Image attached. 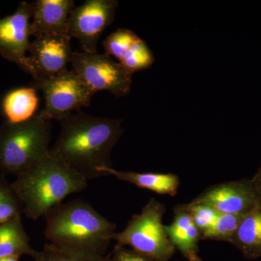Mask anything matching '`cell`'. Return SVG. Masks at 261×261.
Segmentation results:
<instances>
[{"instance_id": "cell-1", "label": "cell", "mask_w": 261, "mask_h": 261, "mask_svg": "<svg viewBox=\"0 0 261 261\" xmlns=\"http://www.w3.org/2000/svg\"><path fill=\"white\" fill-rule=\"evenodd\" d=\"M61 133L51 149L86 179L106 176L111 152L123 133L121 120L69 113L58 121Z\"/></svg>"}, {"instance_id": "cell-2", "label": "cell", "mask_w": 261, "mask_h": 261, "mask_svg": "<svg viewBox=\"0 0 261 261\" xmlns=\"http://www.w3.org/2000/svg\"><path fill=\"white\" fill-rule=\"evenodd\" d=\"M44 236L60 251L91 261H103L116 225L90 204L75 199L62 202L45 216Z\"/></svg>"}, {"instance_id": "cell-3", "label": "cell", "mask_w": 261, "mask_h": 261, "mask_svg": "<svg viewBox=\"0 0 261 261\" xmlns=\"http://www.w3.org/2000/svg\"><path fill=\"white\" fill-rule=\"evenodd\" d=\"M87 181L50 149L45 157L16 176L10 186L27 217L36 221L68 195L86 190Z\"/></svg>"}, {"instance_id": "cell-4", "label": "cell", "mask_w": 261, "mask_h": 261, "mask_svg": "<svg viewBox=\"0 0 261 261\" xmlns=\"http://www.w3.org/2000/svg\"><path fill=\"white\" fill-rule=\"evenodd\" d=\"M50 121L39 114L24 123L0 126V171L18 176L50 150Z\"/></svg>"}, {"instance_id": "cell-5", "label": "cell", "mask_w": 261, "mask_h": 261, "mask_svg": "<svg viewBox=\"0 0 261 261\" xmlns=\"http://www.w3.org/2000/svg\"><path fill=\"white\" fill-rule=\"evenodd\" d=\"M164 204L151 198L139 214L128 221L126 227L116 233L117 246L132 250L156 261H168L176 249L170 242L163 224Z\"/></svg>"}, {"instance_id": "cell-6", "label": "cell", "mask_w": 261, "mask_h": 261, "mask_svg": "<svg viewBox=\"0 0 261 261\" xmlns=\"http://www.w3.org/2000/svg\"><path fill=\"white\" fill-rule=\"evenodd\" d=\"M32 86L44 94L45 105L38 114L49 121H59L87 107L95 94L73 70L68 69L50 78L34 80Z\"/></svg>"}, {"instance_id": "cell-7", "label": "cell", "mask_w": 261, "mask_h": 261, "mask_svg": "<svg viewBox=\"0 0 261 261\" xmlns=\"http://www.w3.org/2000/svg\"><path fill=\"white\" fill-rule=\"evenodd\" d=\"M70 65L71 70L95 94L107 91L121 97L130 93L132 75L107 55L75 51Z\"/></svg>"}, {"instance_id": "cell-8", "label": "cell", "mask_w": 261, "mask_h": 261, "mask_svg": "<svg viewBox=\"0 0 261 261\" xmlns=\"http://www.w3.org/2000/svg\"><path fill=\"white\" fill-rule=\"evenodd\" d=\"M118 3L116 0H87L73 8L68 23V37L80 42L82 51L97 53L102 32L114 21Z\"/></svg>"}, {"instance_id": "cell-9", "label": "cell", "mask_w": 261, "mask_h": 261, "mask_svg": "<svg viewBox=\"0 0 261 261\" xmlns=\"http://www.w3.org/2000/svg\"><path fill=\"white\" fill-rule=\"evenodd\" d=\"M70 38L65 34L44 35L31 42L29 73L34 80H44L68 70L73 53Z\"/></svg>"}, {"instance_id": "cell-10", "label": "cell", "mask_w": 261, "mask_h": 261, "mask_svg": "<svg viewBox=\"0 0 261 261\" xmlns=\"http://www.w3.org/2000/svg\"><path fill=\"white\" fill-rule=\"evenodd\" d=\"M192 202L211 206L219 214L245 216L261 205L251 179L225 182L205 189Z\"/></svg>"}, {"instance_id": "cell-11", "label": "cell", "mask_w": 261, "mask_h": 261, "mask_svg": "<svg viewBox=\"0 0 261 261\" xmlns=\"http://www.w3.org/2000/svg\"><path fill=\"white\" fill-rule=\"evenodd\" d=\"M34 3L22 2L13 14L0 18V55L29 73L30 24Z\"/></svg>"}, {"instance_id": "cell-12", "label": "cell", "mask_w": 261, "mask_h": 261, "mask_svg": "<svg viewBox=\"0 0 261 261\" xmlns=\"http://www.w3.org/2000/svg\"><path fill=\"white\" fill-rule=\"evenodd\" d=\"M31 35L67 34L68 19L74 8L73 0H37L34 2Z\"/></svg>"}, {"instance_id": "cell-13", "label": "cell", "mask_w": 261, "mask_h": 261, "mask_svg": "<svg viewBox=\"0 0 261 261\" xmlns=\"http://www.w3.org/2000/svg\"><path fill=\"white\" fill-rule=\"evenodd\" d=\"M173 213V222L164 226L170 242L189 261L198 258V244L202 240L200 230L181 205L175 206Z\"/></svg>"}, {"instance_id": "cell-14", "label": "cell", "mask_w": 261, "mask_h": 261, "mask_svg": "<svg viewBox=\"0 0 261 261\" xmlns=\"http://www.w3.org/2000/svg\"><path fill=\"white\" fill-rule=\"evenodd\" d=\"M38 105L37 89L33 86L12 89L2 102L5 121L17 124L29 121L37 115Z\"/></svg>"}, {"instance_id": "cell-15", "label": "cell", "mask_w": 261, "mask_h": 261, "mask_svg": "<svg viewBox=\"0 0 261 261\" xmlns=\"http://www.w3.org/2000/svg\"><path fill=\"white\" fill-rule=\"evenodd\" d=\"M106 176H116L121 181H128L140 188L159 194L174 197L180 186V179L173 173H138L117 171L113 167L106 168Z\"/></svg>"}, {"instance_id": "cell-16", "label": "cell", "mask_w": 261, "mask_h": 261, "mask_svg": "<svg viewBox=\"0 0 261 261\" xmlns=\"http://www.w3.org/2000/svg\"><path fill=\"white\" fill-rule=\"evenodd\" d=\"M230 243L247 258L261 257V205L244 216Z\"/></svg>"}, {"instance_id": "cell-17", "label": "cell", "mask_w": 261, "mask_h": 261, "mask_svg": "<svg viewBox=\"0 0 261 261\" xmlns=\"http://www.w3.org/2000/svg\"><path fill=\"white\" fill-rule=\"evenodd\" d=\"M37 250L30 245L21 217L0 223V257L29 255L34 257Z\"/></svg>"}, {"instance_id": "cell-18", "label": "cell", "mask_w": 261, "mask_h": 261, "mask_svg": "<svg viewBox=\"0 0 261 261\" xmlns=\"http://www.w3.org/2000/svg\"><path fill=\"white\" fill-rule=\"evenodd\" d=\"M118 63L130 74L150 68L154 62L153 53L141 38L130 47Z\"/></svg>"}, {"instance_id": "cell-19", "label": "cell", "mask_w": 261, "mask_h": 261, "mask_svg": "<svg viewBox=\"0 0 261 261\" xmlns=\"http://www.w3.org/2000/svg\"><path fill=\"white\" fill-rule=\"evenodd\" d=\"M243 217L242 215L219 214L212 227L204 233L201 239L231 243Z\"/></svg>"}, {"instance_id": "cell-20", "label": "cell", "mask_w": 261, "mask_h": 261, "mask_svg": "<svg viewBox=\"0 0 261 261\" xmlns=\"http://www.w3.org/2000/svg\"><path fill=\"white\" fill-rule=\"evenodd\" d=\"M140 38L129 29H118L110 34L103 42L106 55L116 57L120 61Z\"/></svg>"}, {"instance_id": "cell-21", "label": "cell", "mask_w": 261, "mask_h": 261, "mask_svg": "<svg viewBox=\"0 0 261 261\" xmlns=\"http://www.w3.org/2000/svg\"><path fill=\"white\" fill-rule=\"evenodd\" d=\"M181 206L191 216L195 226L200 230L201 238L204 233L212 227L219 215L211 206L192 201L189 203L181 204Z\"/></svg>"}, {"instance_id": "cell-22", "label": "cell", "mask_w": 261, "mask_h": 261, "mask_svg": "<svg viewBox=\"0 0 261 261\" xmlns=\"http://www.w3.org/2000/svg\"><path fill=\"white\" fill-rule=\"evenodd\" d=\"M21 205L10 185L0 177V223L20 217Z\"/></svg>"}, {"instance_id": "cell-23", "label": "cell", "mask_w": 261, "mask_h": 261, "mask_svg": "<svg viewBox=\"0 0 261 261\" xmlns=\"http://www.w3.org/2000/svg\"><path fill=\"white\" fill-rule=\"evenodd\" d=\"M32 258L33 261H91L64 253L48 243L44 245L42 250L37 251Z\"/></svg>"}, {"instance_id": "cell-24", "label": "cell", "mask_w": 261, "mask_h": 261, "mask_svg": "<svg viewBox=\"0 0 261 261\" xmlns=\"http://www.w3.org/2000/svg\"><path fill=\"white\" fill-rule=\"evenodd\" d=\"M103 261H156L125 247L116 246Z\"/></svg>"}, {"instance_id": "cell-25", "label": "cell", "mask_w": 261, "mask_h": 261, "mask_svg": "<svg viewBox=\"0 0 261 261\" xmlns=\"http://www.w3.org/2000/svg\"><path fill=\"white\" fill-rule=\"evenodd\" d=\"M252 184H253L254 187H255V190L258 192L259 195L261 197V166L257 170L255 176L251 178Z\"/></svg>"}, {"instance_id": "cell-26", "label": "cell", "mask_w": 261, "mask_h": 261, "mask_svg": "<svg viewBox=\"0 0 261 261\" xmlns=\"http://www.w3.org/2000/svg\"><path fill=\"white\" fill-rule=\"evenodd\" d=\"M0 261H19V258L16 257H1Z\"/></svg>"}, {"instance_id": "cell-27", "label": "cell", "mask_w": 261, "mask_h": 261, "mask_svg": "<svg viewBox=\"0 0 261 261\" xmlns=\"http://www.w3.org/2000/svg\"><path fill=\"white\" fill-rule=\"evenodd\" d=\"M190 261H202V260H200V257H198V258L195 259V260H190Z\"/></svg>"}]
</instances>
